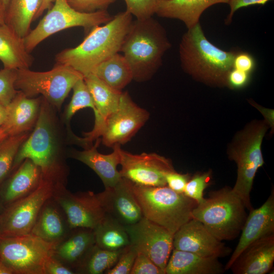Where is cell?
<instances>
[{"mask_svg": "<svg viewBox=\"0 0 274 274\" xmlns=\"http://www.w3.org/2000/svg\"><path fill=\"white\" fill-rule=\"evenodd\" d=\"M237 51H226L212 44L200 22L187 29L179 48L181 67L186 73L197 81L219 87L227 86V76Z\"/></svg>", "mask_w": 274, "mask_h": 274, "instance_id": "obj_1", "label": "cell"}, {"mask_svg": "<svg viewBox=\"0 0 274 274\" xmlns=\"http://www.w3.org/2000/svg\"><path fill=\"white\" fill-rule=\"evenodd\" d=\"M132 21L126 10L116 14L103 25L92 28L77 46L57 53L55 64L70 66L84 77L92 74L98 64L120 51Z\"/></svg>", "mask_w": 274, "mask_h": 274, "instance_id": "obj_2", "label": "cell"}, {"mask_svg": "<svg viewBox=\"0 0 274 274\" xmlns=\"http://www.w3.org/2000/svg\"><path fill=\"white\" fill-rule=\"evenodd\" d=\"M171 46L166 30L152 16L131 22L120 51L130 66L133 80L144 82L158 70Z\"/></svg>", "mask_w": 274, "mask_h": 274, "instance_id": "obj_3", "label": "cell"}, {"mask_svg": "<svg viewBox=\"0 0 274 274\" xmlns=\"http://www.w3.org/2000/svg\"><path fill=\"white\" fill-rule=\"evenodd\" d=\"M52 107L42 97L36 123L32 131L20 147L11 172L28 158L41 168L44 177L65 182L66 170L61 160Z\"/></svg>", "mask_w": 274, "mask_h": 274, "instance_id": "obj_4", "label": "cell"}, {"mask_svg": "<svg viewBox=\"0 0 274 274\" xmlns=\"http://www.w3.org/2000/svg\"><path fill=\"white\" fill-rule=\"evenodd\" d=\"M246 209L232 188L225 187L210 192L191 215L219 240L231 241L241 232L247 217Z\"/></svg>", "mask_w": 274, "mask_h": 274, "instance_id": "obj_5", "label": "cell"}, {"mask_svg": "<svg viewBox=\"0 0 274 274\" xmlns=\"http://www.w3.org/2000/svg\"><path fill=\"white\" fill-rule=\"evenodd\" d=\"M131 189L143 217L175 234L192 218L197 202L167 186L146 187L131 182Z\"/></svg>", "mask_w": 274, "mask_h": 274, "instance_id": "obj_6", "label": "cell"}, {"mask_svg": "<svg viewBox=\"0 0 274 274\" xmlns=\"http://www.w3.org/2000/svg\"><path fill=\"white\" fill-rule=\"evenodd\" d=\"M267 129L265 121L251 122L237 134L228 151L229 158L237 167L236 180L232 189L249 211L254 209L250 200L254 179L264 163L261 145Z\"/></svg>", "mask_w": 274, "mask_h": 274, "instance_id": "obj_7", "label": "cell"}, {"mask_svg": "<svg viewBox=\"0 0 274 274\" xmlns=\"http://www.w3.org/2000/svg\"><path fill=\"white\" fill-rule=\"evenodd\" d=\"M83 78L74 68L61 64H55L46 72L17 70L15 87L28 97L41 95L53 107L60 110L75 84Z\"/></svg>", "mask_w": 274, "mask_h": 274, "instance_id": "obj_8", "label": "cell"}, {"mask_svg": "<svg viewBox=\"0 0 274 274\" xmlns=\"http://www.w3.org/2000/svg\"><path fill=\"white\" fill-rule=\"evenodd\" d=\"M112 18L107 10L81 12L72 8L66 0H55L36 27L24 38L26 49L30 53L42 41L61 30L74 27L92 29Z\"/></svg>", "mask_w": 274, "mask_h": 274, "instance_id": "obj_9", "label": "cell"}, {"mask_svg": "<svg viewBox=\"0 0 274 274\" xmlns=\"http://www.w3.org/2000/svg\"><path fill=\"white\" fill-rule=\"evenodd\" d=\"M61 183L65 182L43 176L34 190L5 207L0 214V236L30 233L43 206L53 196L57 186Z\"/></svg>", "mask_w": 274, "mask_h": 274, "instance_id": "obj_10", "label": "cell"}, {"mask_svg": "<svg viewBox=\"0 0 274 274\" xmlns=\"http://www.w3.org/2000/svg\"><path fill=\"white\" fill-rule=\"evenodd\" d=\"M55 246L31 234L0 236V259L14 274H44V265Z\"/></svg>", "mask_w": 274, "mask_h": 274, "instance_id": "obj_11", "label": "cell"}, {"mask_svg": "<svg viewBox=\"0 0 274 274\" xmlns=\"http://www.w3.org/2000/svg\"><path fill=\"white\" fill-rule=\"evenodd\" d=\"M53 198L64 212L72 229H94L106 215L96 194L91 191L72 193L64 183L58 184Z\"/></svg>", "mask_w": 274, "mask_h": 274, "instance_id": "obj_12", "label": "cell"}, {"mask_svg": "<svg viewBox=\"0 0 274 274\" xmlns=\"http://www.w3.org/2000/svg\"><path fill=\"white\" fill-rule=\"evenodd\" d=\"M130 245L148 256L164 272L173 249L174 234L143 217L136 223L125 226Z\"/></svg>", "mask_w": 274, "mask_h": 274, "instance_id": "obj_13", "label": "cell"}, {"mask_svg": "<svg viewBox=\"0 0 274 274\" xmlns=\"http://www.w3.org/2000/svg\"><path fill=\"white\" fill-rule=\"evenodd\" d=\"M120 153L121 177L139 186H166V175L175 170L170 159L155 153L134 154L121 148Z\"/></svg>", "mask_w": 274, "mask_h": 274, "instance_id": "obj_14", "label": "cell"}, {"mask_svg": "<svg viewBox=\"0 0 274 274\" xmlns=\"http://www.w3.org/2000/svg\"><path fill=\"white\" fill-rule=\"evenodd\" d=\"M149 117V113L138 106L127 92H122L118 107L105 122L100 135L102 144L113 148L126 143Z\"/></svg>", "mask_w": 274, "mask_h": 274, "instance_id": "obj_15", "label": "cell"}, {"mask_svg": "<svg viewBox=\"0 0 274 274\" xmlns=\"http://www.w3.org/2000/svg\"><path fill=\"white\" fill-rule=\"evenodd\" d=\"M173 249L209 257L228 256L232 250L213 235L200 221L191 218L174 234Z\"/></svg>", "mask_w": 274, "mask_h": 274, "instance_id": "obj_16", "label": "cell"}, {"mask_svg": "<svg viewBox=\"0 0 274 274\" xmlns=\"http://www.w3.org/2000/svg\"><path fill=\"white\" fill-rule=\"evenodd\" d=\"M84 80L94 102L95 122L92 130L84 133V138L77 137L76 141L87 146L100 136L107 118L118 107L122 92L111 88L92 74L84 76Z\"/></svg>", "mask_w": 274, "mask_h": 274, "instance_id": "obj_17", "label": "cell"}, {"mask_svg": "<svg viewBox=\"0 0 274 274\" xmlns=\"http://www.w3.org/2000/svg\"><path fill=\"white\" fill-rule=\"evenodd\" d=\"M96 195L106 214L124 226L134 224L143 217L131 182L124 178Z\"/></svg>", "mask_w": 274, "mask_h": 274, "instance_id": "obj_18", "label": "cell"}, {"mask_svg": "<svg viewBox=\"0 0 274 274\" xmlns=\"http://www.w3.org/2000/svg\"><path fill=\"white\" fill-rule=\"evenodd\" d=\"M241 236L234 250L224 266H230L239 254L250 244L262 237L274 233V191L261 206L250 211L241 231Z\"/></svg>", "mask_w": 274, "mask_h": 274, "instance_id": "obj_19", "label": "cell"}, {"mask_svg": "<svg viewBox=\"0 0 274 274\" xmlns=\"http://www.w3.org/2000/svg\"><path fill=\"white\" fill-rule=\"evenodd\" d=\"M274 233L250 244L230 267L234 274H265L273 268Z\"/></svg>", "mask_w": 274, "mask_h": 274, "instance_id": "obj_20", "label": "cell"}, {"mask_svg": "<svg viewBox=\"0 0 274 274\" xmlns=\"http://www.w3.org/2000/svg\"><path fill=\"white\" fill-rule=\"evenodd\" d=\"M42 97H28L18 91L7 106V114L2 126L9 136L29 132L40 113Z\"/></svg>", "mask_w": 274, "mask_h": 274, "instance_id": "obj_21", "label": "cell"}, {"mask_svg": "<svg viewBox=\"0 0 274 274\" xmlns=\"http://www.w3.org/2000/svg\"><path fill=\"white\" fill-rule=\"evenodd\" d=\"M100 140L97 139L95 145L83 151H75L72 157L91 168L101 180L105 188L112 187L122 179L117 166L120 162V145L114 146L113 151L109 154L98 152L97 147Z\"/></svg>", "mask_w": 274, "mask_h": 274, "instance_id": "obj_22", "label": "cell"}, {"mask_svg": "<svg viewBox=\"0 0 274 274\" xmlns=\"http://www.w3.org/2000/svg\"><path fill=\"white\" fill-rule=\"evenodd\" d=\"M12 173L0 187V198L5 207L34 190L43 177L41 168L28 158Z\"/></svg>", "mask_w": 274, "mask_h": 274, "instance_id": "obj_23", "label": "cell"}, {"mask_svg": "<svg viewBox=\"0 0 274 274\" xmlns=\"http://www.w3.org/2000/svg\"><path fill=\"white\" fill-rule=\"evenodd\" d=\"M72 230L64 212L52 196L43 206L30 233L56 246Z\"/></svg>", "mask_w": 274, "mask_h": 274, "instance_id": "obj_24", "label": "cell"}, {"mask_svg": "<svg viewBox=\"0 0 274 274\" xmlns=\"http://www.w3.org/2000/svg\"><path fill=\"white\" fill-rule=\"evenodd\" d=\"M229 0H157L155 14L160 17L182 21L187 29L199 23L203 12L218 4H228Z\"/></svg>", "mask_w": 274, "mask_h": 274, "instance_id": "obj_25", "label": "cell"}, {"mask_svg": "<svg viewBox=\"0 0 274 274\" xmlns=\"http://www.w3.org/2000/svg\"><path fill=\"white\" fill-rule=\"evenodd\" d=\"M218 259L173 249L165 274H222L226 270Z\"/></svg>", "mask_w": 274, "mask_h": 274, "instance_id": "obj_26", "label": "cell"}, {"mask_svg": "<svg viewBox=\"0 0 274 274\" xmlns=\"http://www.w3.org/2000/svg\"><path fill=\"white\" fill-rule=\"evenodd\" d=\"M95 244L93 229H73L66 238L55 246L52 255L75 271Z\"/></svg>", "mask_w": 274, "mask_h": 274, "instance_id": "obj_27", "label": "cell"}, {"mask_svg": "<svg viewBox=\"0 0 274 274\" xmlns=\"http://www.w3.org/2000/svg\"><path fill=\"white\" fill-rule=\"evenodd\" d=\"M33 58L26 49L24 38L17 35L5 23L0 24V61L4 68L27 69Z\"/></svg>", "mask_w": 274, "mask_h": 274, "instance_id": "obj_28", "label": "cell"}, {"mask_svg": "<svg viewBox=\"0 0 274 274\" xmlns=\"http://www.w3.org/2000/svg\"><path fill=\"white\" fill-rule=\"evenodd\" d=\"M92 74L111 88L119 91L133 80L130 66L122 54H114L98 64Z\"/></svg>", "mask_w": 274, "mask_h": 274, "instance_id": "obj_29", "label": "cell"}, {"mask_svg": "<svg viewBox=\"0 0 274 274\" xmlns=\"http://www.w3.org/2000/svg\"><path fill=\"white\" fill-rule=\"evenodd\" d=\"M43 0H10L5 11V22L17 35L24 38Z\"/></svg>", "mask_w": 274, "mask_h": 274, "instance_id": "obj_30", "label": "cell"}, {"mask_svg": "<svg viewBox=\"0 0 274 274\" xmlns=\"http://www.w3.org/2000/svg\"><path fill=\"white\" fill-rule=\"evenodd\" d=\"M93 230L95 244L101 249L117 251L130 245L125 226L108 215Z\"/></svg>", "mask_w": 274, "mask_h": 274, "instance_id": "obj_31", "label": "cell"}, {"mask_svg": "<svg viewBox=\"0 0 274 274\" xmlns=\"http://www.w3.org/2000/svg\"><path fill=\"white\" fill-rule=\"evenodd\" d=\"M123 249L110 251L101 249L95 244L75 271L76 273L82 274L104 273L116 264Z\"/></svg>", "mask_w": 274, "mask_h": 274, "instance_id": "obj_32", "label": "cell"}, {"mask_svg": "<svg viewBox=\"0 0 274 274\" xmlns=\"http://www.w3.org/2000/svg\"><path fill=\"white\" fill-rule=\"evenodd\" d=\"M29 134L8 136L0 143V187L10 174L16 156Z\"/></svg>", "mask_w": 274, "mask_h": 274, "instance_id": "obj_33", "label": "cell"}, {"mask_svg": "<svg viewBox=\"0 0 274 274\" xmlns=\"http://www.w3.org/2000/svg\"><path fill=\"white\" fill-rule=\"evenodd\" d=\"M73 94L64 114L65 121L67 122L80 110L86 108H91L95 111V107L91 95L84 80H79L72 88Z\"/></svg>", "mask_w": 274, "mask_h": 274, "instance_id": "obj_34", "label": "cell"}, {"mask_svg": "<svg viewBox=\"0 0 274 274\" xmlns=\"http://www.w3.org/2000/svg\"><path fill=\"white\" fill-rule=\"evenodd\" d=\"M211 176L210 172L195 174L186 184L183 193L197 204L201 202L204 199L203 192L211 182Z\"/></svg>", "mask_w": 274, "mask_h": 274, "instance_id": "obj_35", "label": "cell"}, {"mask_svg": "<svg viewBox=\"0 0 274 274\" xmlns=\"http://www.w3.org/2000/svg\"><path fill=\"white\" fill-rule=\"evenodd\" d=\"M17 70H0V102L7 106L18 93L15 87Z\"/></svg>", "mask_w": 274, "mask_h": 274, "instance_id": "obj_36", "label": "cell"}, {"mask_svg": "<svg viewBox=\"0 0 274 274\" xmlns=\"http://www.w3.org/2000/svg\"><path fill=\"white\" fill-rule=\"evenodd\" d=\"M138 252L130 245L124 248L117 262L106 274H130Z\"/></svg>", "mask_w": 274, "mask_h": 274, "instance_id": "obj_37", "label": "cell"}, {"mask_svg": "<svg viewBox=\"0 0 274 274\" xmlns=\"http://www.w3.org/2000/svg\"><path fill=\"white\" fill-rule=\"evenodd\" d=\"M126 11L138 19L153 16L155 14L157 0H124Z\"/></svg>", "mask_w": 274, "mask_h": 274, "instance_id": "obj_38", "label": "cell"}, {"mask_svg": "<svg viewBox=\"0 0 274 274\" xmlns=\"http://www.w3.org/2000/svg\"><path fill=\"white\" fill-rule=\"evenodd\" d=\"M69 5L79 12L92 13L107 10L116 0H66Z\"/></svg>", "mask_w": 274, "mask_h": 274, "instance_id": "obj_39", "label": "cell"}, {"mask_svg": "<svg viewBox=\"0 0 274 274\" xmlns=\"http://www.w3.org/2000/svg\"><path fill=\"white\" fill-rule=\"evenodd\" d=\"M130 274H164L148 256L138 252Z\"/></svg>", "mask_w": 274, "mask_h": 274, "instance_id": "obj_40", "label": "cell"}, {"mask_svg": "<svg viewBox=\"0 0 274 274\" xmlns=\"http://www.w3.org/2000/svg\"><path fill=\"white\" fill-rule=\"evenodd\" d=\"M254 57L249 52L237 50L233 59V68L251 74L255 67Z\"/></svg>", "mask_w": 274, "mask_h": 274, "instance_id": "obj_41", "label": "cell"}, {"mask_svg": "<svg viewBox=\"0 0 274 274\" xmlns=\"http://www.w3.org/2000/svg\"><path fill=\"white\" fill-rule=\"evenodd\" d=\"M190 178L189 174H180L176 170L169 172L165 176L166 186L177 193H183Z\"/></svg>", "mask_w": 274, "mask_h": 274, "instance_id": "obj_42", "label": "cell"}, {"mask_svg": "<svg viewBox=\"0 0 274 274\" xmlns=\"http://www.w3.org/2000/svg\"><path fill=\"white\" fill-rule=\"evenodd\" d=\"M44 274H75V271L52 255L46 260Z\"/></svg>", "mask_w": 274, "mask_h": 274, "instance_id": "obj_43", "label": "cell"}, {"mask_svg": "<svg viewBox=\"0 0 274 274\" xmlns=\"http://www.w3.org/2000/svg\"><path fill=\"white\" fill-rule=\"evenodd\" d=\"M250 73L232 68L227 76V87L241 88L245 86L250 79Z\"/></svg>", "mask_w": 274, "mask_h": 274, "instance_id": "obj_44", "label": "cell"}, {"mask_svg": "<svg viewBox=\"0 0 274 274\" xmlns=\"http://www.w3.org/2000/svg\"><path fill=\"white\" fill-rule=\"evenodd\" d=\"M270 0H229L228 4L230 7V12L225 19L227 25L230 24L234 13L239 9L255 5H265Z\"/></svg>", "mask_w": 274, "mask_h": 274, "instance_id": "obj_45", "label": "cell"}, {"mask_svg": "<svg viewBox=\"0 0 274 274\" xmlns=\"http://www.w3.org/2000/svg\"><path fill=\"white\" fill-rule=\"evenodd\" d=\"M54 1L55 0H43L42 5L36 15L35 20L41 16L45 10L49 9Z\"/></svg>", "mask_w": 274, "mask_h": 274, "instance_id": "obj_46", "label": "cell"}, {"mask_svg": "<svg viewBox=\"0 0 274 274\" xmlns=\"http://www.w3.org/2000/svg\"><path fill=\"white\" fill-rule=\"evenodd\" d=\"M7 114V106L0 102V128L3 126L6 119Z\"/></svg>", "mask_w": 274, "mask_h": 274, "instance_id": "obj_47", "label": "cell"}, {"mask_svg": "<svg viewBox=\"0 0 274 274\" xmlns=\"http://www.w3.org/2000/svg\"><path fill=\"white\" fill-rule=\"evenodd\" d=\"M0 274H14L12 270L1 259Z\"/></svg>", "mask_w": 274, "mask_h": 274, "instance_id": "obj_48", "label": "cell"}, {"mask_svg": "<svg viewBox=\"0 0 274 274\" xmlns=\"http://www.w3.org/2000/svg\"><path fill=\"white\" fill-rule=\"evenodd\" d=\"M8 136V134L3 127L0 128V143L6 139Z\"/></svg>", "mask_w": 274, "mask_h": 274, "instance_id": "obj_49", "label": "cell"}, {"mask_svg": "<svg viewBox=\"0 0 274 274\" xmlns=\"http://www.w3.org/2000/svg\"><path fill=\"white\" fill-rule=\"evenodd\" d=\"M5 11L0 6V24L5 23Z\"/></svg>", "mask_w": 274, "mask_h": 274, "instance_id": "obj_50", "label": "cell"}, {"mask_svg": "<svg viewBox=\"0 0 274 274\" xmlns=\"http://www.w3.org/2000/svg\"><path fill=\"white\" fill-rule=\"evenodd\" d=\"M10 0H0V6L5 11L8 6Z\"/></svg>", "mask_w": 274, "mask_h": 274, "instance_id": "obj_51", "label": "cell"}, {"mask_svg": "<svg viewBox=\"0 0 274 274\" xmlns=\"http://www.w3.org/2000/svg\"><path fill=\"white\" fill-rule=\"evenodd\" d=\"M4 209H5V206L2 203L0 198V214L3 212Z\"/></svg>", "mask_w": 274, "mask_h": 274, "instance_id": "obj_52", "label": "cell"}]
</instances>
